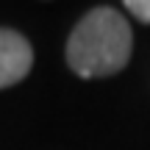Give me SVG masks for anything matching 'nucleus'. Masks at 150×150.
<instances>
[{
	"label": "nucleus",
	"mask_w": 150,
	"mask_h": 150,
	"mask_svg": "<svg viewBox=\"0 0 150 150\" xmlns=\"http://www.w3.org/2000/svg\"><path fill=\"white\" fill-rule=\"evenodd\" d=\"M134 36L125 17L111 6H97L72 28L67 39V64L81 78H106L131 59Z\"/></svg>",
	"instance_id": "obj_1"
},
{
	"label": "nucleus",
	"mask_w": 150,
	"mask_h": 150,
	"mask_svg": "<svg viewBox=\"0 0 150 150\" xmlns=\"http://www.w3.org/2000/svg\"><path fill=\"white\" fill-rule=\"evenodd\" d=\"M33 50L22 33L11 28H0V89L14 86L31 72Z\"/></svg>",
	"instance_id": "obj_2"
},
{
	"label": "nucleus",
	"mask_w": 150,
	"mask_h": 150,
	"mask_svg": "<svg viewBox=\"0 0 150 150\" xmlns=\"http://www.w3.org/2000/svg\"><path fill=\"white\" fill-rule=\"evenodd\" d=\"M125 11H131L139 22H150V0H128Z\"/></svg>",
	"instance_id": "obj_3"
}]
</instances>
